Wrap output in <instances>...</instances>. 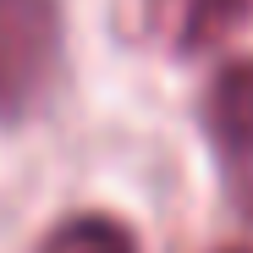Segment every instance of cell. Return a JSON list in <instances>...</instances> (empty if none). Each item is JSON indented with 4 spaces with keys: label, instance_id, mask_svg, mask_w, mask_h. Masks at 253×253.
Listing matches in <instances>:
<instances>
[{
    "label": "cell",
    "instance_id": "obj_1",
    "mask_svg": "<svg viewBox=\"0 0 253 253\" xmlns=\"http://www.w3.org/2000/svg\"><path fill=\"white\" fill-rule=\"evenodd\" d=\"M61 0H0V121H28L61 83Z\"/></svg>",
    "mask_w": 253,
    "mask_h": 253
},
{
    "label": "cell",
    "instance_id": "obj_2",
    "mask_svg": "<svg viewBox=\"0 0 253 253\" xmlns=\"http://www.w3.org/2000/svg\"><path fill=\"white\" fill-rule=\"evenodd\" d=\"M198 121L209 132L231 209L242 220H253V55H237L209 77Z\"/></svg>",
    "mask_w": 253,
    "mask_h": 253
},
{
    "label": "cell",
    "instance_id": "obj_3",
    "mask_svg": "<svg viewBox=\"0 0 253 253\" xmlns=\"http://www.w3.org/2000/svg\"><path fill=\"white\" fill-rule=\"evenodd\" d=\"M143 17L171 55H204L253 17V0H143Z\"/></svg>",
    "mask_w": 253,
    "mask_h": 253
},
{
    "label": "cell",
    "instance_id": "obj_4",
    "mask_svg": "<svg viewBox=\"0 0 253 253\" xmlns=\"http://www.w3.org/2000/svg\"><path fill=\"white\" fill-rule=\"evenodd\" d=\"M39 253H138V237L126 220L105 215V209H83V215H66Z\"/></svg>",
    "mask_w": 253,
    "mask_h": 253
},
{
    "label": "cell",
    "instance_id": "obj_5",
    "mask_svg": "<svg viewBox=\"0 0 253 253\" xmlns=\"http://www.w3.org/2000/svg\"><path fill=\"white\" fill-rule=\"evenodd\" d=\"M226 253H253V242H248V248H226Z\"/></svg>",
    "mask_w": 253,
    "mask_h": 253
}]
</instances>
